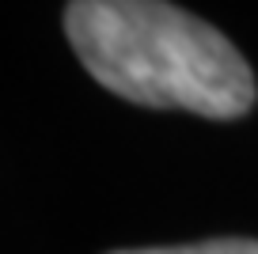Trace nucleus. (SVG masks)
Here are the masks:
<instances>
[{
	"label": "nucleus",
	"mask_w": 258,
	"mask_h": 254,
	"mask_svg": "<svg viewBox=\"0 0 258 254\" xmlns=\"http://www.w3.org/2000/svg\"><path fill=\"white\" fill-rule=\"evenodd\" d=\"M64 31L106 91L141 106L239 118L254 103L243 53L167 0H73Z\"/></svg>",
	"instance_id": "f257e3e1"
},
{
	"label": "nucleus",
	"mask_w": 258,
	"mask_h": 254,
	"mask_svg": "<svg viewBox=\"0 0 258 254\" xmlns=\"http://www.w3.org/2000/svg\"><path fill=\"white\" fill-rule=\"evenodd\" d=\"M114 254H258V239H209V243L148 246V250H114Z\"/></svg>",
	"instance_id": "f03ea898"
}]
</instances>
